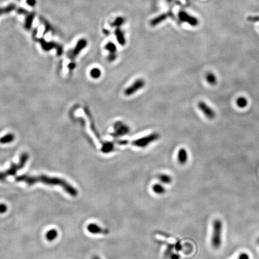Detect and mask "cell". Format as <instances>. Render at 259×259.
<instances>
[{"instance_id": "9a60e30c", "label": "cell", "mask_w": 259, "mask_h": 259, "mask_svg": "<svg viewBox=\"0 0 259 259\" xmlns=\"http://www.w3.org/2000/svg\"><path fill=\"white\" fill-rule=\"evenodd\" d=\"M153 191L157 194H163L164 193H165L166 192V189L160 183H156L154 184L153 187H152Z\"/></svg>"}, {"instance_id": "9c48e42d", "label": "cell", "mask_w": 259, "mask_h": 259, "mask_svg": "<svg viewBox=\"0 0 259 259\" xmlns=\"http://www.w3.org/2000/svg\"><path fill=\"white\" fill-rule=\"evenodd\" d=\"M87 230L89 233L94 235H96V234L106 235L109 233L108 230L104 229L95 223L89 224L87 226Z\"/></svg>"}, {"instance_id": "ffe728a7", "label": "cell", "mask_w": 259, "mask_h": 259, "mask_svg": "<svg viewBox=\"0 0 259 259\" xmlns=\"http://www.w3.org/2000/svg\"><path fill=\"white\" fill-rule=\"evenodd\" d=\"M90 76L92 78L97 79L100 78V77L101 75V70L98 68H93L90 71Z\"/></svg>"}, {"instance_id": "5bb4252c", "label": "cell", "mask_w": 259, "mask_h": 259, "mask_svg": "<svg viewBox=\"0 0 259 259\" xmlns=\"http://www.w3.org/2000/svg\"><path fill=\"white\" fill-rule=\"evenodd\" d=\"M205 78H206L207 82L211 85H214L217 84V77L214 73H212L211 72L207 73L206 74Z\"/></svg>"}, {"instance_id": "cb8c5ba5", "label": "cell", "mask_w": 259, "mask_h": 259, "mask_svg": "<svg viewBox=\"0 0 259 259\" xmlns=\"http://www.w3.org/2000/svg\"><path fill=\"white\" fill-rule=\"evenodd\" d=\"M13 136L11 134H9L7 135L4 137H2V139H1L0 140V142L1 143H8L11 142L13 140Z\"/></svg>"}, {"instance_id": "f1b7e54d", "label": "cell", "mask_w": 259, "mask_h": 259, "mask_svg": "<svg viewBox=\"0 0 259 259\" xmlns=\"http://www.w3.org/2000/svg\"><path fill=\"white\" fill-rule=\"evenodd\" d=\"M27 4L30 6H34L36 4L35 0H26Z\"/></svg>"}, {"instance_id": "ac0fdd59", "label": "cell", "mask_w": 259, "mask_h": 259, "mask_svg": "<svg viewBox=\"0 0 259 259\" xmlns=\"http://www.w3.org/2000/svg\"><path fill=\"white\" fill-rule=\"evenodd\" d=\"M159 179L162 183L165 184H169L172 182V177L170 175L166 174H160L159 176Z\"/></svg>"}, {"instance_id": "7c38bea8", "label": "cell", "mask_w": 259, "mask_h": 259, "mask_svg": "<svg viewBox=\"0 0 259 259\" xmlns=\"http://www.w3.org/2000/svg\"><path fill=\"white\" fill-rule=\"evenodd\" d=\"M115 34L119 44L122 46H124L125 45L126 40L124 32L119 28H117L115 31Z\"/></svg>"}, {"instance_id": "d6986e66", "label": "cell", "mask_w": 259, "mask_h": 259, "mask_svg": "<svg viewBox=\"0 0 259 259\" xmlns=\"http://www.w3.org/2000/svg\"><path fill=\"white\" fill-rule=\"evenodd\" d=\"M248 103V100L244 97H240L236 100V104L240 108H245Z\"/></svg>"}, {"instance_id": "1f68e13d", "label": "cell", "mask_w": 259, "mask_h": 259, "mask_svg": "<svg viewBox=\"0 0 259 259\" xmlns=\"http://www.w3.org/2000/svg\"><path fill=\"white\" fill-rule=\"evenodd\" d=\"M92 259H101L98 256H93L92 257Z\"/></svg>"}, {"instance_id": "3957f363", "label": "cell", "mask_w": 259, "mask_h": 259, "mask_svg": "<svg viewBox=\"0 0 259 259\" xmlns=\"http://www.w3.org/2000/svg\"><path fill=\"white\" fill-rule=\"evenodd\" d=\"M29 156L27 153H23L20 158V161L17 164H12L10 168L5 171L0 172V181L5 180L8 176L16 174L17 172L23 168L28 160Z\"/></svg>"}, {"instance_id": "e0dca14e", "label": "cell", "mask_w": 259, "mask_h": 259, "mask_svg": "<svg viewBox=\"0 0 259 259\" xmlns=\"http://www.w3.org/2000/svg\"><path fill=\"white\" fill-rule=\"evenodd\" d=\"M114 149L113 143L112 142H106L103 144L101 148V151L104 153H109Z\"/></svg>"}, {"instance_id": "f546056e", "label": "cell", "mask_w": 259, "mask_h": 259, "mask_svg": "<svg viewBox=\"0 0 259 259\" xmlns=\"http://www.w3.org/2000/svg\"><path fill=\"white\" fill-rule=\"evenodd\" d=\"M171 259H180V256L178 254H172L171 256Z\"/></svg>"}, {"instance_id": "7a4b0ae2", "label": "cell", "mask_w": 259, "mask_h": 259, "mask_svg": "<svg viewBox=\"0 0 259 259\" xmlns=\"http://www.w3.org/2000/svg\"><path fill=\"white\" fill-rule=\"evenodd\" d=\"M222 233H223V223L220 219H215L213 222V232L211 238L212 247L215 248H219L222 244Z\"/></svg>"}, {"instance_id": "52a82bcc", "label": "cell", "mask_w": 259, "mask_h": 259, "mask_svg": "<svg viewBox=\"0 0 259 259\" xmlns=\"http://www.w3.org/2000/svg\"><path fill=\"white\" fill-rule=\"evenodd\" d=\"M198 107L208 118L212 119L215 117V112L214 109L204 101H199L198 103Z\"/></svg>"}, {"instance_id": "8fae6325", "label": "cell", "mask_w": 259, "mask_h": 259, "mask_svg": "<svg viewBox=\"0 0 259 259\" xmlns=\"http://www.w3.org/2000/svg\"><path fill=\"white\" fill-rule=\"evenodd\" d=\"M188 159V155L186 150L184 148L180 149L177 154V160L179 164L185 165L187 162Z\"/></svg>"}, {"instance_id": "d4e9b609", "label": "cell", "mask_w": 259, "mask_h": 259, "mask_svg": "<svg viewBox=\"0 0 259 259\" xmlns=\"http://www.w3.org/2000/svg\"><path fill=\"white\" fill-rule=\"evenodd\" d=\"M7 210V206L4 203L0 204V214L5 213Z\"/></svg>"}, {"instance_id": "603a6c76", "label": "cell", "mask_w": 259, "mask_h": 259, "mask_svg": "<svg viewBox=\"0 0 259 259\" xmlns=\"http://www.w3.org/2000/svg\"><path fill=\"white\" fill-rule=\"evenodd\" d=\"M34 17V14L32 13V14H29V15L28 16V17L26 18V21H25V28H26V29H29V28H31V25H32V22H33Z\"/></svg>"}, {"instance_id": "7402d4cb", "label": "cell", "mask_w": 259, "mask_h": 259, "mask_svg": "<svg viewBox=\"0 0 259 259\" xmlns=\"http://www.w3.org/2000/svg\"><path fill=\"white\" fill-rule=\"evenodd\" d=\"M125 20L124 18L122 17H117L113 23H112L111 26H115V27H117L119 28V26H121V25H123V23H124Z\"/></svg>"}, {"instance_id": "30bf717a", "label": "cell", "mask_w": 259, "mask_h": 259, "mask_svg": "<svg viewBox=\"0 0 259 259\" xmlns=\"http://www.w3.org/2000/svg\"><path fill=\"white\" fill-rule=\"evenodd\" d=\"M87 46V41L85 39H81L77 43L75 49L72 51L70 57L71 58H74L77 56L81 51H82Z\"/></svg>"}, {"instance_id": "83f0119b", "label": "cell", "mask_w": 259, "mask_h": 259, "mask_svg": "<svg viewBox=\"0 0 259 259\" xmlns=\"http://www.w3.org/2000/svg\"><path fill=\"white\" fill-rule=\"evenodd\" d=\"M116 53H115V54H109L107 58L109 61H113L116 59Z\"/></svg>"}, {"instance_id": "8992f818", "label": "cell", "mask_w": 259, "mask_h": 259, "mask_svg": "<svg viewBox=\"0 0 259 259\" xmlns=\"http://www.w3.org/2000/svg\"><path fill=\"white\" fill-rule=\"evenodd\" d=\"M178 16L179 19L182 22H187L188 23H189L190 25L193 26H196L199 24V20L197 18L192 16H190L189 14H188L184 11H179L178 14Z\"/></svg>"}, {"instance_id": "44dd1931", "label": "cell", "mask_w": 259, "mask_h": 259, "mask_svg": "<svg viewBox=\"0 0 259 259\" xmlns=\"http://www.w3.org/2000/svg\"><path fill=\"white\" fill-rule=\"evenodd\" d=\"M105 49L109 52V54H115L116 52V46L113 42H108L105 46Z\"/></svg>"}, {"instance_id": "277c9868", "label": "cell", "mask_w": 259, "mask_h": 259, "mask_svg": "<svg viewBox=\"0 0 259 259\" xmlns=\"http://www.w3.org/2000/svg\"><path fill=\"white\" fill-rule=\"evenodd\" d=\"M159 134L157 133H152L150 135L146 136L145 137H141L140 139H138L134 141L133 142V145L140 147V148H144L147 146L148 145H150L151 143L158 140L159 139Z\"/></svg>"}, {"instance_id": "4fadbf2b", "label": "cell", "mask_w": 259, "mask_h": 259, "mask_svg": "<svg viewBox=\"0 0 259 259\" xmlns=\"http://www.w3.org/2000/svg\"><path fill=\"white\" fill-rule=\"evenodd\" d=\"M169 16V13H164V14H162L161 15L159 16L158 17H156L155 19H153L151 21V25L152 26H156L157 25H158L159 23H161L162 22H163V20H165Z\"/></svg>"}, {"instance_id": "d6a6232c", "label": "cell", "mask_w": 259, "mask_h": 259, "mask_svg": "<svg viewBox=\"0 0 259 259\" xmlns=\"http://www.w3.org/2000/svg\"><path fill=\"white\" fill-rule=\"evenodd\" d=\"M257 243L259 244V237L257 238Z\"/></svg>"}, {"instance_id": "5b68a950", "label": "cell", "mask_w": 259, "mask_h": 259, "mask_svg": "<svg viewBox=\"0 0 259 259\" xmlns=\"http://www.w3.org/2000/svg\"><path fill=\"white\" fill-rule=\"evenodd\" d=\"M145 85V81L142 79L136 80L130 86L126 88L124 91V94L126 96H130L135 94L137 91L142 89Z\"/></svg>"}, {"instance_id": "4dcf8cb0", "label": "cell", "mask_w": 259, "mask_h": 259, "mask_svg": "<svg viewBox=\"0 0 259 259\" xmlns=\"http://www.w3.org/2000/svg\"><path fill=\"white\" fill-rule=\"evenodd\" d=\"M119 145H120V144H121V145H126V144L127 143V141H126V140H123V141L119 142Z\"/></svg>"}, {"instance_id": "4316f807", "label": "cell", "mask_w": 259, "mask_h": 259, "mask_svg": "<svg viewBox=\"0 0 259 259\" xmlns=\"http://www.w3.org/2000/svg\"><path fill=\"white\" fill-rule=\"evenodd\" d=\"M237 259H250V256L247 253H242L239 256Z\"/></svg>"}, {"instance_id": "6da1fadb", "label": "cell", "mask_w": 259, "mask_h": 259, "mask_svg": "<svg viewBox=\"0 0 259 259\" xmlns=\"http://www.w3.org/2000/svg\"><path fill=\"white\" fill-rule=\"evenodd\" d=\"M15 180L16 182H23L29 185H32L36 183H43L48 185L60 186L67 194L71 196L75 197L78 194V190L68 182L63 179L57 177H50L44 174L39 176H29L24 174L16 177Z\"/></svg>"}, {"instance_id": "484cf974", "label": "cell", "mask_w": 259, "mask_h": 259, "mask_svg": "<svg viewBox=\"0 0 259 259\" xmlns=\"http://www.w3.org/2000/svg\"><path fill=\"white\" fill-rule=\"evenodd\" d=\"M248 20L250 22H258L259 21V16H250L248 17Z\"/></svg>"}, {"instance_id": "ba28073f", "label": "cell", "mask_w": 259, "mask_h": 259, "mask_svg": "<svg viewBox=\"0 0 259 259\" xmlns=\"http://www.w3.org/2000/svg\"><path fill=\"white\" fill-rule=\"evenodd\" d=\"M114 129H115V132L113 134V135L115 137H119V136L126 135L130 131L129 127L127 125L120 122H118L116 124H115Z\"/></svg>"}, {"instance_id": "2e32d148", "label": "cell", "mask_w": 259, "mask_h": 259, "mask_svg": "<svg viewBox=\"0 0 259 259\" xmlns=\"http://www.w3.org/2000/svg\"><path fill=\"white\" fill-rule=\"evenodd\" d=\"M58 236V232L56 229H51L46 234V238L48 241H52Z\"/></svg>"}]
</instances>
